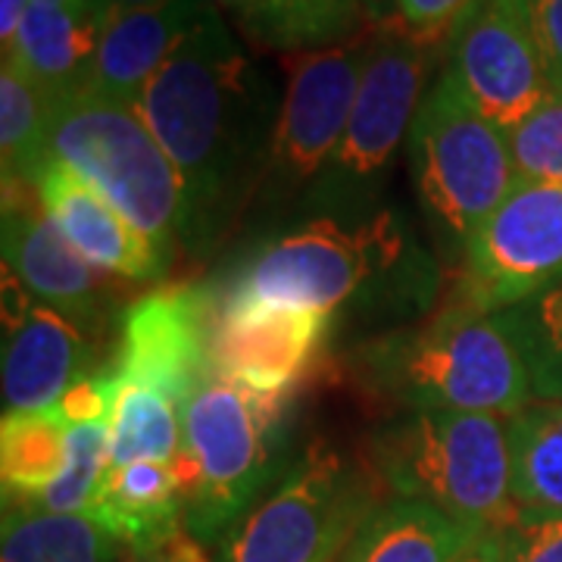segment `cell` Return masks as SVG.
Returning a JSON list of instances; mask_svg holds the SVG:
<instances>
[{"label":"cell","instance_id":"484cf974","mask_svg":"<svg viewBox=\"0 0 562 562\" xmlns=\"http://www.w3.org/2000/svg\"><path fill=\"white\" fill-rule=\"evenodd\" d=\"M57 103L13 69L0 66V160L3 181H35L50 160V125Z\"/></svg>","mask_w":562,"mask_h":562},{"label":"cell","instance_id":"d590c367","mask_svg":"<svg viewBox=\"0 0 562 562\" xmlns=\"http://www.w3.org/2000/svg\"><path fill=\"white\" fill-rule=\"evenodd\" d=\"M32 0H0V47H10Z\"/></svg>","mask_w":562,"mask_h":562},{"label":"cell","instance_id":"7402d4cb","mask_svg":"<svg viewBox=\"0 0 562 562\" xmlns=\"http://www.w3.org/2000/svg\"><path fill=\"white\" fill-rule=\"evenodd\" d=\"M472 538L435 506L397 497L366 519L338 562H457Z\"/></svg>","mask_w":562,"mask_h":562},{"label":"cell","instance_id":"8d00e7d4","mask_svg":"<svg viewBox=\"0 0 562 562\" xmlns=\"http://www.w3.org/2000/svg\"><path fill=\"white\" fill-rule=\"evenodd\" d=\"M457 562H501V535L487 531V535L472 538V543L457 557Z\"/></svg>","mask_w":562,"mask_h":562},{"label":"cell","instance_id":"4dcf8cb0","mask_svg":"<svg viewBox=\"0 0 562 562\" xmlns=\"http://www.w3.org/2000/svg\"><path fill=\"white\" fill-rule=\"evenodd\" d=\"M501 562H562V513L519 509L501 531Z\"/></svg>","mask_w":562,"mask_h":562},{"label":"cell","instance_id":"7a4b0ae2","mask_svg":"<svg viewBox=\"0 0 562 562\" xmlns=\"http://www.w3.org/2000/svg\"><path fill=\"white\" fill-rule=\"evenodd\" d=\"M366 382L409 413L513 416L535 401L531 372L509 310L479 313L453 306L413 335H394L362 350Z\"/></svg>","mask_w":562,"mask_h":562},{"label":"cell","instance_id":"30bf717a","mask_svg":"<svg viewBox=\"0 0 562 562\" xmlns=\"http://www.w3.org/2000/svg\"><path fill=\"white\" fill-rule=\"evenodd\" d=\"M375 32L379 22L344 44L288 57V88L260 184L266 198H288L319 181L344 138Z\"/></svg>","mask_w":562,"mask_h":562},{"label":"cell","instance_id":"ffe728a7","mask_svg":"<svg viewBox=\"0 0 562 562\" xmlns=\"http://www.w3.org/2000/svg\"><path fill=\"white\" fill-rule=\"evenodd\" d=\"M213 7L250 50L281 57L335 47L379 22L360 0H213Z\"/></svg>","mask_w":562,"mask_h":562},{"label":"cell","instance_id":"4fadbf2b","mask_svg":"<svg viewBox=\"0 0 562 562\" xmlns=\"http://www.w3.org/2000/svg\"><path fill=\"white\" fill-rule=\"evenodd\" d=\"M213 303L194 284H166L132 303L122 322L120 384L160 391L184 403L210 375Z\"/></svg>","mask_w":562,"mask_h":562},{"label":"cell","instance_id":"603a6c76","mask_svg":"<svg viewBox=\"0 0 562 562\" xmlns=\"http://www.w3.org/2000/svg\"><path fill=\"white\" fill-rule=\"evenodd\" d=\"M513 501L528 513H562V401H531L506 416Z\"/></svg>","mask_w":562,"mask_h":562},{"label":"cell","instance_id":"4316f807","mask_svg":"<svg viewBox=\"0 0 562 562\" xmlns=\"http://www.w3.org/2000/svg\"><path fill=\"white\" fill-rule=\"evenodd\" d=\"M110 465L157 460L172 462L181 453V409L160 391L120 384L110 413Z\"/></svg>","mask_w":562,"mask_h":562},{"label":"cell","instance_id":"ab89813d","mask_svg":"<svg viewBox=\"0 0 562 562\" xmlns=\"http://www.w3.org/2000/svg\"><path fill=\"white\" fill-rule=\"evenodd\" d=\"M32 3H69V7H88V3H101L103 0H32Z\"/></svg>","mask_w":562,"mask_h":562},{"label":"cell","instance_id":"f35d334b","mask_svg":"<svg viewBox=\"0 0 562 562\" xmlns=\"http://www.w3.org/2000/svg\"><path fill=\"white\" fill-rule=\"evenodd\" d=\"M362 7H366V10H369V13H372V16H375V20L382 22V20H387V16H384V0H360ZM387 3H391V7H394V0H387Z\"/></svg>","mask_w":562,"mask_h":562},{"label":"cell","instance_id":"ac0fdd59","mask_svg":"<svg viewBox=\"0 0 562 562\" xmlns=\"http://www.w3.org/2000/svg\"><path fill=\"white\" fill-rule=\"evenodd\" d=\"M206 7L210 0H162L154 7L110 13L85 91L135 106L162 63L191 35Z\"/></svg>","mask_w":562,"mask_h":562},{"label":"cell","instance_id":"3957f363","mask_svg":"<svg viewBox=\"0 0 562 562\" xmlns=\"http://www.w3.org/2000/svg\"><path fill=\"white\" fill-rule=\"evenodd\" d=\"M372 469L397 497L435 506L472 535H501L519 516L506 416L406 413L375 435Z\"/></svg>","mask_w":562,"mask_h":562},{"label":"cell","instance_id":"e575fe53","mask_svg":"<svg viewBox=\"0 0 562 562\" xmlns=\"http://www.w3.org/2000/svg\"><path fill=\"white\" fill-rule=\"evenodd\" d=\"M125 562H213V550L203 547L184 525L157 541L132 547Z\"/></svg>","mask_w":562,"mask_h":562},{"label":"cell","instance_id":"277c9868","mask_svg":"<svg viewBox=\"0 0 562 562\" xmlns=\"http://www.w3.org/2000/svg\"><path fill=\"white\" fill-rule=\"evenodd\" d=\"M181 525L210 550L276 482L288 397L206 375L181 403Z\"/></svg>","mask_w":562,"mask_h":562},{"label":"cell","instance_id":"9c48e42d","mask_svg":"<svg viewBox=\"0 0 562 562\" xmlns=\"http://www.w3.org/2000/svg\"><path fill=\"white\" fill-rule=\"evenodd\" d=\"M438 50L443 47L416 38L394 16L379 22L344 138L313 184V201L353 216L360 203L379 194L403 140H409Z\"/></svg>","mask_w":562,"mask_h":562},{"label":"cell","instance_id":"8fae6325","mask_svg":"<svg viewBox=\"0 0 562 562\" xmlns=\"http://www.w3.org/2000/svg\"><path fill=\"white\" fill-rule=\"evenodd\" d=\"M443 54V79L503 132L553 98L525 0H475L453 25Z\"/></svg>","mask_w":562,"mask_h":562},{"label":"cell","instance_id":"7c38bea8","mask_svg":"<svg viewBox=\"0 0 562 562\" xmlns=\"http://www.w3.org/2000/svg\"><path fill=\"white\" fill-rule=\"evenodd\" d=\"M562 279V181L519 179L465 244V303L513 310Z\"/></svg>","mask_w":562,"mask_h":562},{"label":"cell","instance_id":"8992f818","mask_svg":"<svg viewBox=\"0 0 562 562\" xmlns=\"http://www.w3.org/2000/svg\"><path fill=\"white\" fill-rule=\"evenodd\" d=\"M406 257L397 213L382 210L357 225L316 220L262 244L235 276L225 310H306L331 316Z\"/></svg>","mask_w":562,"mask_h":562},{"label":"cell","instance_id":"cb8c5ba5","mask_svg":"<svg viewBox=\"0 0 562 562\" xmlns=\"http://www.w3.org/2000/svg\"><path fill=\"white\" fill-rule=\"evenodd\" d=\"M120 541L91 516L3 503L0 562H116Z\"/></svg>","mask_w":562,"mask_h":562},{"label":"cell","instance_id":"f546056e","mask_svg":"<svg viewBox=\"0 0 562 562\" xmlns=\"http://www.w3.org/2000/svg\"><path fill=\"white\" fill-rule=\"evenodd\" d=\"M506 138L519 179L562 181V98L541 103Z\"/></svg>","mask_w":562,"mask_h":562},{"label":"cell","instance_id":"5bb4252c","mask_svg":"<svg viewBox=\"0 0 562 562\" xmlns=\"http://www.w3.org/2000/svg\"><path fill=\"white\" fill-rule=\"evenodd\" d=\"M94 347L85 328L29 297L3 269V403L7 413H47L91 375Z\"/></svg>","mask_w":562,"mask_h":562},{"label":"cell","instance_id":"d6a6232c","mask_svg":"<svg viewBox=\"0 0 562 562\" xmlns=\"http://www.w3.org/2000/svg\"><path fill=\"white\" fill-rule=\"evenodd\" d=\"M472 3L475 0H394V20L416 38L443 47Z\"/></svg>","mask_w":562,"mask_h":562},{"label":"cell","instance_id":"9a60e30c","mask_svg":"<svg viewBox=\"0 0 562 562\" xmlns=\"http://www.w3.org/2000/svg\"><path fill=\"white\" fill-rule=\"evenodd\" d=\"M29 181H3V269L29 297L76 325H94L106 306V276L81 257L44 206L25 201Z\"/></svg>","mask_w":562,"mask_h":562},{"label":"cell","instance_id":"83f0119b","mask_svg":"<svg viewBox=\"0 0 562 562\" xmlns=\"http://www.w3.org/2000/svg\"><path fill=\"white\" fill-rule=\"evenodd\" d=\"M110 465V428L106 422L94 425H69L66 428V465L60 479L41 491L38 497L20 503L41 513L60 516H91L101 494L103 475Z\"/></svg>","mask_w":562,"mask_h":562},{"label":"cell","instance_id":"e0dca14e","mask_svg":"<svg viewBox=\"0 0 562 562\" xmlns=\"http://www.w3.org/2000/svg\"><path fill=\"white\" fill-rule=\"evenodd\" d=\"M32 184L44 213L91 266L128 281H154L160 276L166 257L157 244L140 235L94 184L66 162L50 157Z\"/></svg>","mask_w":562,"mask_h":562},{"label":"cell","instance_id":"2e32d148","mask_svg":"<svg viewBox=\"0 0 562 562\" xmlns=\"http://www.w3.org/2000/svg\"><path fill=\"white\" fill-rule=\"evenodd\" d=\"M331 319L306 310H225L210 338V372L260 394L288 397L310 372Z\"/></svg>","mask_w":562,"mask_h":562},{"label":"cell","instance_id":"44dd1931","mask_svg":"<svg viewBox=\"0 0 562 562\" xmlns=\"http://www.w3.org/2000/svg\"><path fill=\"white\" fill-rule=\"evenodd\" d=\"M184 509V475L179 460H140L128 465H106L101 494L94 501L91 519L125 543L144 547L176 531Z\"/></svg>","mask_w":562,"mask_h":562},{"label":"cell","instance_id":"f1b7e54d","mask_svg":"<svg viewBox=\"0 0 562 562\" xmlns=\"http://www.w3.org/2000/svg\"><path fill=\"white\" fill-rule=\"evenodd\" d=\"M535 401H562V279L509 310Z\"/></svg>","mask_w":562,"mask_h":562},{"label":"cell","instance_id":"6da1fadb","mask_svg":"<svg viewBox=\"0 0 562 562\" xmlns=\"http://www.w3.org/2000/svg\"><path fill=\"white\" fill-rule=\"evenodd\" d=\"M279 106L269 76L210 0L135 103L179 172L184 244L216 241L260 188Z\"/></svg>","mask_w":562,"mask_h":562},{"label":"cell","instance_id":"52a82bcc","mask_svg":"<svg viewBox=\"0 0 562 562\" xmlns=\"http://www.w3.org/2000/svg\"><path fill=\"white\" fill-rule=\"evenodd\" d=\"M50 157L94 184L162 257L184 241V194L176 166L135 106L81 91L57 103Z\"/></svg>","mask_w":562,"mask_h":562},{"label":"cell","instance_id":"836d02e7","mask_svg":"<svg viewBox=\"0 0 562 562\" xmlns=\"http://www.w3.org/2000/svg\"><path fill=\"white\" fill-rule=\"evenodd\" d=\"M550 94L562 98V0H525Z\"/></svg>","mask_w":562,"mask_h":562},{"label":"cell","instance_id":"1f68e13d","mask_svg":"<svg viewBox=\"0 0 562 562\" xmlns=\"http://www.w3.org/2000/svg\"><path fill=\"white\" fill-rule=\"evenodd\" d=\"M120 394V379L113 369H101V372H91L79 382L72 384L60 403L54 406L57 419L69 428V425H94V422H110L113 413V403Z\"/></svg>","mask_w":562,"mask_h":562},{"label":"cell","instance_id":"d4e9b609","mask_svg":"<svg viewBox=\"0 0 562 562\" xmlns=\"http://www.w3.org/2000/svg\"><path fill=\"white\" fill-rule=\"evenodd\" d=\"M66 465V425L47 413H3L0 425V479L3 503L38 497L60 479Z\"/></svg>","mask_w":562,"mask_h":562},{"label":"cell","instance_id":"ba28073f","mask_svg":"<svg viewBox=\"0 0 562 562\" xmlns=\"http://www.w3.org/2000/svg\"><path fill=\"white\" fill-rule=\"evenodd\" d=\"M406 144L422 203L453 241L469 244L519 184L506 132L462 101L443 76L422 98Z\"/></svg>","mask_w":562,"mask_h":562},{"label":"cell","instance_id":"5b68a950","mask_svg":"<svg viewBox=\"0 0 562 562\" xmlns=\"http://www.w3.org/2000/svg\"><path fill=\"white\" fill-rule=\"evenodd\" d=\"M382 506V479L316 441L213 550V562H338Z\"/></svg>","mask_w":562,"mask_h":562},{"label":"cell","instance_id":"d6986e66","mask_svg":"<svg viewBox=\"0 0 562 562\" xmlns=\"http://www.w3.org/2000/svg\"><path fill=\"white\" fill-rule=\"evenodd\" d=\"M106 10L101 3H32L3 63L20 69L54 103L69 101L88 88L98 57Z\"/></svg>","mask_w":562,"mask_h":562},{"label":"cell","instance_id":"74e56055","mask_svg":"<svg viewBox=\"0 0 562 562\" xmlns=\"http://www.w3.org/2000/svg\"><path fill=\"white\" fill-rule=\"evenodd\" d=\"M154 3H162V0H103V10H106V16H110V13L140 10V7H154Z\"/></svg>","mask_w":562,"mask_h":562}]
</instances>
